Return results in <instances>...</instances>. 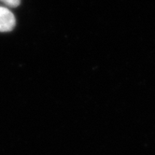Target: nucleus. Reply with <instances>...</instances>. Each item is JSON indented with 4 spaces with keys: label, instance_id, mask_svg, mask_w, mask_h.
Returning <instances> with one entry per match:
<instances>
[{
    "label": "nucleus",
    "instance_id": "nucleus-1",
    "mask_svg": "<svg viewBox=\"0 0 155 155\" xmlns=\"http://www.w3.org/2000/svg\"><path fill=\"white\" fill-rule=\"evenodd\" d=\"M15 17L13 13L7 8L0 7V31H12L15 26Z\"/></svg>",
    "mask_w": 155,
    "mask_h": 155
},
{
    "label": "nucleus",
    "instance_id": "nucleus-2",
    "mask_svg": "<svg viewBox=\"0 0 155 155\" xmlns=\"http://www.w3.org/2000/svg\"><path fill=\"white\" fill-rule=\"evenodd\" d=\"M0 1H2L3 3H5L7 6L12 7V8L18 7L20 5V3H21V0H0Z\"/></svg>",
    "mask_w": 155,
    "mask_h": 155
}]
</instances>
